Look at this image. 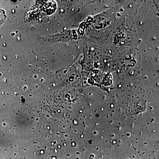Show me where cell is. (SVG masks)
<instances>
[{"mask_svg": "<svg viewBox=\"0 0 159 159\" xmlns=\"http://www.w3.org/2000/svg\"><path fill=\"white\" fill-rule=\"evenodd\" d=\"M5 18H6V16H5V12L3 10H0V26L4 22Z\"/></svg>", "mask_w": 159, "mask_h": 159, "instance_id": "cell-1", "label": "cell"}]
</instances>
